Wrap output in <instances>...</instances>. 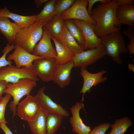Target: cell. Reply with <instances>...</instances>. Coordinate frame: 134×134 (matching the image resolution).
<instances>
[{
  "label": "cell",
  "mask_w": 134,
  "mask_h": 134,
  "mask_svg": "<svg viewBox=\"0 0 134 134\" xmlns=\"http://www.w3.org/2000/svg\"><path fill=\"white\" fill-rule=\"evenodd\" d=\"M43 29L42 36L34 47L32 54L45 58H55L57 53L51 42V37L44 26Z\"/></svg>",
  "instance_id": "7c38bea8"
},
{
  "label": "cell",
  "mask_w": 134,
  "mask_h": 134,
  "mask_svg": "<svg viewBox=\"0 0 134 134\" xmlns=\"http://www.w3.org/2000/svg\"><path fill=\"white\" fill-rule=\"evenodd\" d=\"M49 1V0H35L34 1L37 8L40 7L42 4L46 3Z\"/></svg>",
  "instance_id": "74e56055"
},
{
  "label": "cell",
  "mask_w": 134,
  "mask_h": 134,
  "mask_svg": "<svg viewBox=\"0 0 134 134\" xmlns=\"http://www.w3.org/2000/svg\"><path fill=\"white\" fill-rule=\"evenodd\" d=\"M42 109L34 97L29 95L17 104V114L21 119L28 122L34 120Z\"/></svg>",
  "instance_id": "8992f818"
},
{
  "label": "cell",
  "mask_w": 134,
  "mask_h": 134,
  "mask_svg": "<svg viewBox=\"0 0 134 134\" xmlns=\"http://www.w3.org/2000/svg\"><path fill=\"white\" fill-rule=\"evenodd\" d=\"M75 1V0H57L54 13V16L61 14L68 9Z\"/></svg>",
  "instance_id": "83f0119b"
},
{
  "label": "cell",
  "mask_w": 134,
  "mask_h": 134,
  "mask_svg": "<svg viewBox=\"0 0 134 134\" xmlns=\"http://www.w3.org/2000/svg\"><path fill=\"white\" fill-rule=\"evenodd\" d=\"M110 123H104L94 127L89 134H105L110 127Z\"/></svg>",
  "instance_id": "4dcf8cb0"
},
{
  "label": "cell",
  "mask_w": 134,
  "mask_h": 134,
  "mask_svg": "<svg viewBox=\"0 0 134 134\" xmlns=\"http://www.w3.org/2000/svg\"><path fill=\"white\" fill-rule=\"evenodd\" d=\"M57 64L55 58H42L34 60L31 68L33 73L43 81H52L53 74Z\"/></svg>",
  "instance_id": "9c48e42d"
},
{
  "label": "cell",
  "mask_w": 134,
  "mask_h": 134,
  "mask_svg": "<svg viewBox=\"0 0 134 134\" xmlns=\"http://www.w3.org/2000/svg\"><path fill=\"white\" fill-rule=\"evenodd\" d=\"M118 5L115 0H111L108 3L97 5L92 10L90 16L96 22L94 31L98 37L120 31L121 25L116 16Z\"/></svg>",
  "instance_id": "6da1fadb"
},
{
  "label": "cell",
  "mask_w": 134,
  "mask_h": 134,
  "mask_svg": "<svg viewBox=\"0 0 134 134\" xmlns=\"http://www.w3.org/2000/svg\"><path fill=\"white\" fill-rule=\"evenodd\" d=\"M48 114L43 108L33 120L28 122L32 134H47L46 123Z\"/></svg>",
  "instance_id": "ffe728a7"
},
{
  "label": "cell",
  "mask_w": 134,
  "mask_h": 134,
  "mask_svg": "<svg viewBox=\"0 0 134 134\" xmlns=\"http://www.w3.org/2000/svg\"><path fill=\"white\" fill-rule=\"evenodd\" d=\"M72 20L80 28L83 33L85 38V50L94 49L101 45L100 38L97 37L94 32L95 25L80 20Z\"/></svg>",
  "instance_id": "4fadbf2b"
},
{
  "label": "cell",
  "mask_w": 134,
  "mask_h": 134,
  "mask_svg": "<svg viewBox=\"0 0 134 134\" xmlns=\"http://www.w3.org/2000/svg\"><path fill=\"white\" fill-rule=\"evenodd\" d=\"M51 38L56 47L57 56L55 59L57 64H64L72 61L75 55L74 53L55 38Z\"/></svg>",
  "instance_id": "7402d4cb"
},
{
  "label": "cell",
  "mask_w": 134,
  "mask_h": 134,
  "mask_svg": "<svg viewBox=\"0 0 134 134\" xmlns=\"http://www.w3.org/2000/svg\"><path fill=\"white\" fill-rule=\"evenodd\" d=\"M111 0H88V6L87 11L90 15L92 11V7L94 4L96 2H100V4H104L108 3Z\"/></svg>",
  "instance_id": "1f68e13d"
},
{
  "label": "cell",
  "mask_w": 134,
  "mask_h": 134,
  "mask_svg": "<svg viewBox=\"0 0 134 134\" xmlns=\"http://www.w3.org/2000/svg\"><path fill=\"white\" fill-rule=\"evenodd\" d=\"M127 48L130 55L134 54V40L130 41Z\"/></svg>",
  "instance_id": "8d00e7d4"
},
{
  "label": "cell",
  "mask_w": 134,
  "mask_h": 134,
  "mask_svg": "<svg viewBox=\"0 0 134 134\" xmlns=\"http://www.w3.org/2000/svg\"><path fill=\"white\" fill-rule=\"evenodd\" d=\"M106 55L105 47L102 44L93 49H88L75 54L73 59L74 67L86 68Z\"/></svg>",
  "instance_id": "52a82bcc"
},
{
  "label": "cell",
  "mask_w": 134,
  "mask_h": 134,
  "mask_svg": "<svg viewBox=\"0 0 134 134\" xmlns=\"http://www.w3.org/2000/svg\"><path fill=\"white\" fill-rule=\"evenodd\" d=\"M122 33L130 41L134 40V26L130 27L124 30Z\"/></svg>",
  "instance_id": "d6a6232c"
},
{
  "label": "cell",
  "mask_w": 134,
  "mask_h": 134,
  "mask_svg": "<svg viewBox=\"0 0 134 134\" xmlns=\"http://www.w3.org/2000/svg\"><path fill=\"white\" fill-rule=\"evenodd\" d=\"M25 78H30L36 82L39 80L31 68L24 67L18 68L11 65L0 69V80L8 83H15L20 79Z\"/></svg>",
  "instance_id": "5b68a950"
},
{
  "label": "cell",
  "mask_w": 134,
  "mask_h": 134,
  "mask_svg": "<svg viewBox=\"0 0 134 134\" xmlns=\"http://www.w3.org/2000/svg\"><path fill=\"white\" fill-rule=\"evenodd\" d=\"M64 117L58 115L48 114L46 123L47 134H55L61 126Z\"/></svg>",
  "instance_id": "4316f807"
},
{
  "label": "cell",
  "mask_w": 134,
  "mask_h": 134,
  "mask_svg": "<svg viewBox=\"0 0 134 134\" xmlns=\"http://www.w3.org/2000/svg\"><path fill=\"white\" fill-rule=\"evenodd\" d=\"M80 75L83 80V83L80 94H83L81 101L83 102L84 100V95L86 92L90 93L93 87L98 84L104 83L107 79L106 77H103V75L107 72V71L102 69L96 73L89 72L86 68H81Z\"/></svg>",
  "instance_id": "8fae6325"
},
{
  "label": "cell",
  "mask_w": 134,
  "mask_h": 134,
  "mask_svg": "<svg viewBox=\"0 0 134 134\" xmlns=\"http://www.w3.org/2000/svg\"><path fill=\"white\" fill-rule=\"evenodd\" d=\"M45 87H43L37 91L34 96L48 114L58 115L66 117H68L69 114L68 111L61 105L52 100L50 97L44 93Z\"/></svg>",
  "instance_id": "30bf717a"
},
{
  "label": "cell",
  "mask_w": 134,
  "mask_h": 134,
  "mask_svg": "<svg viewBox=\"0 0 134 134\" xmlns=\"http://www.w3.org/2000/svg\"><path fill=\"white\" fill-rule=\"evenodd\" d=\"M35 14L25 16L14 13L10 11L7 7L0 9V17L10 18L15 22L20 29L28 27L36 21Z\"/></svg>",
  "instance_id": "e0dca14e"
},
{
  "label": "cell",
  "mask_w": 134,
  "mask_h": 134,
  "mask_svg": "<svg viewBox=\"0 0 134 134\" xmlns=\"http://www.w3.org/2000/svg\"><path fill=\"white\" fill-rule=\"evenodd\" d=\"M100 39L101 44L105 47L106 55L111 57L115 63L122 64L120 55L127 53L128 50L124 37L120 31L104 35Z\"/></svg>",
  "instance_id": "277c9868"
},
{
  "label": "cell",
  "mask_w": 134,
  "mask_h": 134,
  "mask_svg": "<svg viewBox=\"0 0 134 134\" xmlns=\"http://www.w3.org/2000/svg\"><path fill=\"white\" fill-rule=\"evenodd\" d=\"M15 45L14 43L10 44L7 43L2 50L3 54L0 57V69L6 66L11 65L12 61L7 60L6 59L7 55L10 51L15 49Z\"/></svg>",
  "instance_id": "f1b7e54d"
},
{
  "label": "cell",
  "mask_w": 134,
  "mask_h": 134,
  "mask_svg": "<svg viewBox=\"0 0 134 134\" xmlns=\"http://www.w3.org/2000/svg\"><path fill=\"white\" fill-rule=\"evenodd\" d=\"M66 27L76 41L85 50V40L83 33L80 28L73 22L72 20L65 21Z\"/></svg>",
  "instance_id": "484cf974"
},
{
  "label": "cell",
  "mask_w": 134,
  "mask_h": 134,
  "mask_svg": "<svg viewBox=\"0 0 134 134\" xmlns=\"http://www.w3.org/2000/svg\"><path fill=\"white\" fill-rule=\"evenodd\" d=\"M36 85V81L33 80L23 78L15 83H9L3 91V94H9L13 97V100L9 105L13 113L12 118L17 115L16 106L20 100L24 96L30 95L31 91Z\"/></svg>",
  "instance_id": "3957f363"
},
{
  "label": "cell",
  "mask_w": 134,
  "mask_h": 134,
  "mask_svg": "<svg viewBox=\"0 0 134 134\" xmlns=\"http://www.w3.org/2000/svg\"><path fill=\"white\" fill-rule=\"evenodd\" d=\"M65 24V21L62 18L61 14H60L54 16L44 26L51 37L54 38L57 40L62 32Z\"/></svg>",
  "instance_id": "603a6c76"
},
{
  "label": "cell",
  "mask_w": 134,
  "mask_h": 134,
  "mask_svg": "<svg viewBox=\"0 0 134 134\" xmlns=\"http://www.w3.org/2000/svg\"><path fill=\"white\" fill-rule=\"evenodd\" d=\"M107 134H109V133H107Z\"/></svg>",
  "instance_id": "b9f144b4"
},
{
  "label": "cell",
  "mask_w": 134,
  "mask_h": 134,
  "mask_svg": "<svg viewBox=\"0 0 134 134\" xmlns=\"http://www.w3.org/2000/svg\"><path fill=\"white\" fill-rule=\"evenodd\" d=\"M134 134V133H131V134Z\"/></svg>",
  "instance_id": "60d3db41"
},
{
  "label": "cell",
  "mask_w": 134,
  "mask_h": 134,
  "mask_svg": "<svg viewBox=\"0 0 134 134\" xmlns=\"http://www.w3.org/2000/svg\"><path fill=\"white\" fill-rule=\"evenodd\" d=\"M74 67L72 61L57 64L54 71L52 81L61 88L68 85L71 80V70Z\"/></svg>",
  "instance_id": "2e32d148"
},
{
  "label": "cell",
  "mask_w": 134,
  "mask_h": 134,
  "mask_svg": "<svg viewBox=\"0 0 134 134\" xmlns=\"http://www.w3.org/2000/svg\"><path fill=\"white\" fill-rule=\"evenodd\" d=\"M45 24L42 21H37L28 27L19 29L14 43L31 54L34 47L42 36L43 27Z\"/></svg>",
  "instance_id": "7a4b0ae2"
},
{
  "label": "cell",
  "mask_w": 134,
  "mask_h": 134,
  "mask_svg": "<svg viewBox=\"0 0 134 134\" xmlns=\"http://www.w3.org/2000/svg\"><path fill=\"white\" fill-rule=\"evenodd\" d=\"M88 0H76L68 9L61 14L65 21L67 20L77 19L88 22L95 25L96 22L88 13L87 7Z\"/></svg>",
  "instance_id": "ba28073f"
},
{
  "label": "cell",
  "mask_w": 134,
  "mask_h": 134,
  "mask_svg": "<svg viewBox=\"0 0 134 134\" xmlns=\"http://www.w3.org/2000/svg\"><path fill=\"white\" fill-rule=\"evenodd\" d=\"M132 125V122L127 117L117 119L113 124L110 125L111 130L109 134H125Z\"/></svg>",
  "instance_id": "d4e9b609"
},
{
  "label": "cell",
  "mask_w": 134,
  "mask_h": 134,
  "mask_svg": "<svg viewBox=\"0 0 134 134\" xmlns=\"http://www.w3.org/2000/svg\"><path fill=\"white\" fill-rule=\"evenodd\" d=\"M116 16L119 24L134 26V5H118Z\"/></svg>",
  "instance_id": "ac0fdd59"
},
{
  "label": "cell",
  "mask_w": 134,
  "mask_h": 134,
  "mask_svg": "<svg viewBox=\"0 0 134 134\" xmlns=\"http://www.w3.org/2000/svg\"><path fill=\"white\" fill-rule=\"evenodd\" d=\"M9 83L4 81L0 80V96H2L3 91L6 88Z\"/></svg>",
  "instance_id": "e575fe53"
},
{
  "label": "cell",
  "mask_w": 134,
  "mask_h": 134,
  "mask_svg": "<svg viewBox=\"0 0 134 134\" xmlns=\"http://www.w3.org/2000/svg\"><path fill=\"white\" fill-rule=\"evenodd\" d=\"M20 29L16 23L11 22L8 18L0 17V33L5 38L8 43H14L16 34Z\"/></svg>",
  "instance_id": "d6986e66"
},
{
  "label": "cell",
  "mask_w": 134,
  "mask_h": 134,
  "mask_svg": "<svg viewBox=\"0 0 134 134\" xmlns=\"http://www.w3.org/2000/svg\"><path fill=\"white\" fill-rule=\"evenodd\" d=\"M2 97V96H0V100Z\"/></svg>",
  "instance_id": "ab89813d"
},
{
  "label": "cell",
  "mask_w": 134,
  "mask_h": 134,
  "mask_svg": "<svg viewBox=\"0 0 134 134\" xmlns=\"http://www.w3.org/2000/svg\"><path fill=\"white\" fill-rule=\"evenodd\" d=\"M57 0H50L45 3L40 12L36 15V21L41 20L45 24L50 21L54 16Z\"/></svg>",
  "instance_id": "cb8c5ba5"
},
{
  "label": "cell",
  "mask_w": 134,
  "mask_h": 134,
  "mask_svg": "<svg viewBox=\"0 0 134 134\" xmlns=\"http://www.w3.org/2000/svg\"><path fill=\"white\" fill-rule=\"evenodd\" d=\"M84 106L81 101L77 102L70 109L72 116L70 118V123L72 127V131L78 134H89L91 130L90 126L84 123L80 116V110L83 108Z\"/></svg>",
  "instance_id": "9a60e30c"
},
{
  "label": "cell",
  "mask_w": 134,
  "mask_h": 134,
  "mask_svg": "<svg viewBox=\"0 0 134 134\" xmlns=\"http://www.w3.org/2000/svg\"><path fill=\"white\" fill-rule=\"evenodd\" d=\"M118 5H133L134 0H115Z\"/></svg>",
  "instance_id": "836d02e7"
},
{
  "label": "cell",
  "mask_w": 134,
  "mask_h": 134,
  "mask_svg": "<svg viewBox=\"0 0 134 134\" xmlns=\"http://www.w3.org/2000/svg\"><path fill=\"white\" fill-rule=\"evenodd\" d=\"M11 97L10 94H6L0 100V124L3 123L6 124L7 123L5 118V114L6 106Z\"/></svg>",
  "instance_id": "f546056e"
},
{
  "label": "cell",
  "mask_w": 134,
  "mask_h": 134,
  "mask_svg": "<svg viewBox=\"0 0 134 134\" xmlns=\"http://www.w3.org/2000/svg\"><path fill=\"white\" fill-rule=\"evenodd\" d=\"M128 69L133 72H134V65L132 64H129L128 65Z\"/></svg>",
  "instance_id": "f35d334b"
},
{
  "label": "cell",
  "mask_w": 134,
  "mask_h": 134,
  "mask_svg": "<svg viewBox=\"0 0 134 134\" xmlns=\"http://www.w3.org/2000/svg\"><path fill=\"white\" fill-rule=\"evenodd\" d=\"M15 45L14 52L9 55L7 60H13L18 68L22 67L31 68L34 60L43 58L30 53L18 45Z\"/></svg>",
  "instance_id": "5bb4252c"
},
{
  "label": "cell",
  "mask_w": 134,
  "mask_h": 134,
  "mask_svg": "<svg viewBox=\"0 0 134 134\" xmlns=\"http://www.w3.org/2000/svg\"><path fill=\"white\" fill-rule=\"evenodd\" d=\"M0 128L2 130L5 134H13L6 124L4 123L0 124Z\"/></svg>",
  "instance_id": "d590c367"
},
{
  "label": "cell",
  "mask_w": 134,
  "mask_h": 134,
  "mask_svg": "<svg viewBox=\"0 0 134 134\" xmlns=\"http://www.w3.org/2000/svg\"><path fill=\"white\" fill-rule=\"evenodd\" d=\"M57 40L68 48L75 54L84 51L70 33L65 24L62 32Z\"/></svg>",
  "instance_id": "44dd1931"
}]
</instances>
